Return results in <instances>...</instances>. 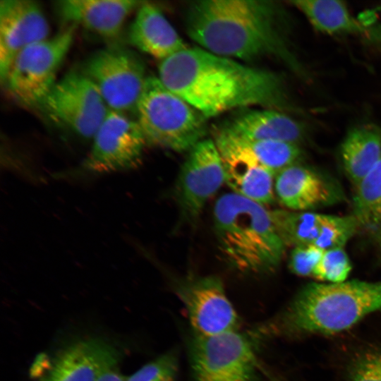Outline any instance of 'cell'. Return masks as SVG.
Listing matches in <instances>:
<instances>
[{
  "mask_svg": "<svg viewBox=\"0 0 381 381\" xmlns=\"http://www.w3.org/2000/svg\"><path fill=\"white\" fill-rule=\"evenodd\" d=\"M270 214L286 246H314L325 250L334 215L286 210H274Z\"/></svg>",
  "mask_w": 381,
  "mask_h": 381,
  "instance_id": "obj_20",
  "label": "cell"
},
{
  "mask_svg": "<svg viewBox=\"0 0 381 381\" xmlns=\"http://www.w3.org/2000/svg\"><path fill=\"white\" fill-rule=\"evenodd\" d=\"M38 107L84 138H93L109 111L97 86L81 71H71L56 82Z\"/></svg>",
  "mask_w": 381,
  "mask_h": 381,
  "instance_id": "obj_9",
  "label": "cell"
},
{
  "mask_svg": "<svg viewBox=\"0 0 381 381\" xmlns=\"http://www.w3.org/2000/svg\"><path fill=\"white\" fill-rule=\"evenodd\" d=\"M347 381H381V347L355 354L346 368Z\"/></svg>",
  "mask_w": 381,
  "mask_h": 381,
  "instance_id": "obj_26",
  "label": "cell"
},
{
  "mask_svg": "<svg viewBox=\"0 0 381 381\" xmlns=\"http://www.w3.org/2000/svg\"><path fill=\"white\" fill-rule=\"evenodd\" d=\"M223 128L239 138L251 140H279L296 143L304 130L297 121L274 109L250 110L233 118Z\"/></svg>",
  "mask_w": 381,
  "mask_h": 381,
  "instance_id": "obj_19",
  "label": "cell"
},
{
  "mask_svg": "<svg viewBox=\"0 0 381 381\" xmlns=\"http://www.w3.org/2000/svg\"><path fill=\"white\" fill-rule=\"evenodd\" d=\"M121 354L105 339L88 337L66 346L55 356L42 381H97Z\"/></svg>",
  "mask_w": 381,
  "mask_h": 381,
  "instance_id": "obj_15",
  "label": "cell"
},
{
  "mask_svg": "<svg viewBox=\"0 0 381 381\" xmlns=\"http://www.w3.org/2000/svg\"><path fill=\"white\" fill-rule=\"evenodd\" d=\"M225 182L222 157L214 142L205 138L190 151L177 183V196L183 214L195 219L207 201Z\"/></svg>",
  "mask_w": 381,
  "mask_h": 381,
  "instance_id": "obj_13",
  "label": "cell"
},
{
  "mask_svg": "<svg viewBox=\"0 0 381 381\" xmlns=\"http://www.w3.org/2000/svg\"><path fill=\"white\" fill-rule=\"evenodd\" d=\"M194 336L211 337L237 330L238 316L223 284L214 276L184 280L176 287Z\"/></svg>",
  "mask_w": 381,
  "mask_h": 381,
  "instance_id": "obj_11",
  "label": "cell"
},
{
  "mask_svg": "<svg viewBox=\"0 0 381 381\" xmlns=\"http://www.w3.org/2000/svg\"><path fill=\"white\" fill-rule=\"evenodd\" d=\"M190 356L195 381H256L258 365L253 343L238 330L194 336Z\"/></svg>",
  "mask_w": 381,
  "mask_h": 381,
  "instance_id": "obj_8",
  "label": "cell"
},
{
  "mask_svg": "<svg viewBox=\"0 0 381 381\" xmlns=\"http://www.w3.org/2000/svg\"><path fill=\"white\" fill-rule=\"evenodd\" d=\"M128 34L131 44L161 61L187 48L161 11L146 2L138 8Z\"/></svg>",
  "mask_w": 381,
  "mask_h": 381,
  "instance_id": "obj_18",
  "label": "cell"
},
{
  "mask_svg": "<svg viewBox=\"0 0 381 381\" xmlns=\"http://www.w3.org/2000/svg\"><path fill=\"white\" fill-rule=\"evenodd\" d=\"M49 25L40 6L30 0L0 1V76L3 83L15 57L47 39Z\"/></svg>",
  "mask_w": 381,
  "mask_h": 381,
  "instance_id": "obj_14",
  "label": "cell"
},
{
  "mask_svg": "<svg viewBox=\"0 0 381 381\" xmlns=\"http://www.w3.org/2000/svg\"><path fill=\"white\" fill-rule=\"evenodd\" d=\"M353 205L360 226L381 229V158L355 188Z\"/></svg>",
  "mask_w": 381,
  "mask_h": 381,
  "instance_id": "obj_23",
  "label": "cell"
},
{
  "mask_svg": "<svg viewBox=\"0 0 381 381\" xmlns=\"http://www.w3.org/2000/svg\"><path fill=\"white\" fill-rule=\"evenodd\" d=\"M126 378L119 372L117 365L104 370L99 377L97 381H126Z\"/></svg>",
  "mask_w": 381,
  "mask_h": 381,
  "instance_id": "obj_29",
  "label": "cell"
},
{
  "mask_svg": "<svg viewBox=\"0 0 381 381\" xmlns=\"http://www.w3.org/2000/svg\"><path fill=\"white\" fill-rule=\"evenodd\" d=\"M239 138L258 161L275 175L286 167L296 164L301 155L296 143Z\"/></svg>",
  "mask_w": 381,
  "mask_h": 381,
  "instance_id": "obj_24",
  "label": "cell"
},
{
  "mask_svg": "<svg viewBox=\"0 0 381 381\" xmlns=\"http://www.w3.org/2000/svg\"><path fill=\"white\" fill-rule=\"evenodd\" d=\"M324 252L314 246L294 247L289 258L291 271L301 277L312 276Z\"/></svg>",
  "mask_w": 381,
  "mask_h": 381,
  "instance_id": "obj_28",
  "label": "cell"
},
{
  "mask_svg": "<svg viewBox=\"0 0 381 381\" xmlns=\"http://www.w3.org/2000/svg\"><path fill=\"white\" fill-rule=\"evenodd\" d=\"M213 214L219 248L229 264L247 273L276 270L286 246L263 205L232 192L217 200Z\"/></svg>",
  "mask_w": 381,
  "mask_h": 381,
  "instance_id": "obj_4",
  "label": "cell"
},
{
  "mask_svg": "<svg viewBox=\"0 0 381 381\" xmlns=\"http://www.w3.org/2000/svg\"><path fill=\"white\" fill-rule=\"evenodd\" d=\"M162 83L206 119L253 105L289 107L282 78L201 47L186 48L161 61Z\"/></svg>",
  "mask_w": 381,
  "mask_h": 381,
  "instance_id": "obj_1",
  "label": "cell"
},
{
  "mask_svg": "<svg viewBox=\"0 0 381 381\" xmlns=\"http://www.w3.org/2000/svg\"><path fill=\"white\" fill-rule=\"evenodd\" d=\"M381 310V282L347 281L306 285L272 324L287 336L333 334Z\"/></svg>",
  "mask_w": 381,
  "mask_h": 381,
  "instance_id": "obj_3",
  "label": "cell"
},
{
  "mask_svg": "<svg viewBox=\"0 0 381 381\" xmlns=\"http://www.w3.org/2000/svg\"><path fill=\"white\" fill-rule=\"evenodd\" d=\"M375 242L381 250V229L372 231Z\"/></svg>",
  "mask_w": 381,
  "mask_h": 381,
  "instance_id": "obj_30",
  "label": "cell"
},
{
  "mask_svg": "<svg viewBox=\"0 0 381 381\" xmlns=\"http://www.w3.org/2000/svg\"><path fill=\"white\" fill-rule=\"evenodd\" d=\"M146 143L138 121L109 109L93 137L92 149L82 169L107 173L134 169L140 164Z\"/></svg>",
  "mask_w": 381,
  "mask_h": 381,
  "instance_id": "obj_10",
  "label": "cell"
},
{
  "mask_svg": "<svg viewBox=\"0 0 381 381\" xmlns=\"http://www.w3.org/2000/svg\"><path fill=\"white\" fill-rule=\"evenodd\" d=\"M340 152L344 171L356 188L381 158V128L373 123L352 128Z\"/></svg>",
  "mask_w": 381,
  "mask_h": 381,
  "instance_id": "obj_21",
  "label": "cell"
},
{
  "mask_svg": "<svg viewBox=\"0 0 381 381\" xmlns=\"http://www.w3.org/2000/svg\"><path fill=\"white\" fill-rule=\"evenodd\" d=\"M144 2L132 0H63L56 11L63 20L107 39L116 37L127 16Z\"/></svg>",
  "mask_w": 381,
  "mask_h": 381,
  "instance_id": "obj_17",
  "label": "cell"
},
{
  "mask_svg": "<svg viewBox=\"0 0 381 381\" xmlns=\"http://www.w3.org/2000/svg\"><path fill=\"white\" fill-rule=\"evenodd\" d=\"M178 360L174 352H167L147 363L126 381H176Z\"/></svg>",
  "mask_w": 381,
  "mask_h": 381,
  "instance_id": "obj_27",
  "label": "cell"
},
{
  "mask_svg": "<svg viewBox=\"0 0 381 381\" xmlns=\"http://www.w3.org/2000/svg\"><path fill=\"white\" fill-rule=\"evenodd\" d=\"M291 3L301 11L318 31L328 34H354L366 31L350 13L344 2L337 0H299Z\"/></svg>",
  "mask_w": 381,
  "mask_h": 381,
  "instance_id": "obj_22",
  "label": "cell"
},
{
  "mask_svg": "<svg viewBox=\"0 0 381 381\" xmlns=\"http://www.w3.org/2000/svg\"><path fill=\"white\" fill-rule=\"evenodd\" d=\"M274 192L279 202L292 211H310L336 203L343 198L332 180L297 163L276 174Z\"/></svg>",
  "mask_w": 381,
  "mask_h": 381,
  "instance_id": "obj_16",
  "label": "cell"
},
{
  "mask_svg": "<svg viewBox=\"0 0 381 381\" xmlns=\"http://www.w3.org/2000/svg\"><path fill=\"white\" fill-rule=\"evenodd\" d=\"M75 25L23 49L13 59L3 83L11 95L27 106H37L55 82L56 72L68 53Z\"/></svg>",
  "mask_w": 381,
  "mask_h": 381,
  "instance_id": "obj_6",
  "label": "cell"
},
{
  "mask_svg": "<svg viewBox=\"0 0 381 381\" xmlns=\"http://www.w3.org/2000/svg\"><path fill=\"white\" fill-rule=\"evenodd\" d=\"M186 24L191 40L211 53L246 61L275 56L305 74L288 47L281 11L272 1H196L188 8Z\"/></svg>",
  "mask_w": 381,
  "mask_h": 381,
  "instance_id": "obj_2",
  "label": "cell"
},
{
  "mask_svg": "<svg viewBox=\"0 0 381 381\" xmlns=\"http://www.w3.org/2000/svg\"><path fill=\"white\" fill-rule=\"evenodd\" d=\"M81 72L97 86L109 109L137 112L147 76L135 52L119 46L103 49L85 62Z\"/></svg>",
  "mask_w": 381,
  "mask_h": 381,
  "instance_id": "obj_7",
  "label": "cell"
},
{
  "mask_svg": "<svg viewBox=\"0 0 381 381\" xmlns=\"http://www.w3.org/2000/svg\"><path fill=\"white\" fill-rule=\"evenodd\" d=\"M136 114L150 143L183 152L205 139L206 118L158 77L147 76Z\"/></svg>",
  "mask_w": 381,
  "mask_h": 381,
  "instance_id": "obj_5",
  "label": "cell"
},
{
  "mask_svg": "<svg viewBox=\"0 0 381 381\" xmlns=\"http://www.w3.org/2000/svg\"><path fill=\"white\" fill-rule=\"evenodd\" d=\"M351 270L347 253L343 248H337L325 250L312 276L329 284H337L345 282Z\"/></svg>",
  "mask_w": 381,
  "mask_h": 381,
  "instance_id": "obj_25",
  "label": "cell"
},
{
  "mask_svg": "<svg viewBox=\"0 0 381 381\" xmlns=\"http://www.w3.org/2000/svg\"><path fill=\"white\" fill-rule=\"evenodd\" d=\"M222 159L225 182L233 193L261 205L274 198L275 174L263 166L237 136L222 128L213 140Z\"/></svg>",
  "mask_w": 381,
  "mask_h": 381,
  "instance_id": "obj_12",
  "label": "cell"
}]
</instances>
